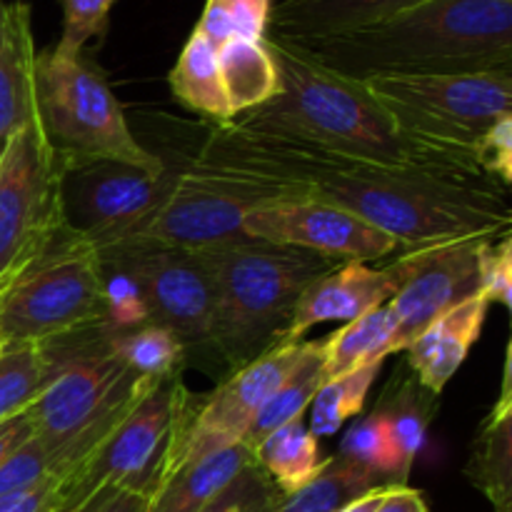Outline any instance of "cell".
<instances>
[{
	"label": "cell",
	"instance_id": "1",
	"mask_svg": "<svg viewBox=\"0 0 512 512\" xmlns=\"http://www.w3.org/2000/svg\"><path fill=\"white\" fill-rule=\"evenodd\" d=\"M263 40L278 68L280 90L260 108L235 115L230 120L235 128L390 173L503 188L483 173L473 150L428 143L400 128L363 80L325 68L288 40L273 35Z\"/></svg>",
	"mask_w": 512,
	"mask_h": 512
},
{
	"label": "cell",
	"instance_id": "2",
	"mask_svg": "<svg viewBox=\"0 0 512 512\" xmlns=\"http://www.w3.org/2000/svg\"><path fill=\"white\" fill-rule=\"evenodd\" d=\"M288 43L358 80L503 70L512 68V0H428L380 23Z\"/></svg>",
	"mask_w": 512,
	"mask_h": 512
},
{
	"label": "cell",
	"instance_id": "3",
	"mask_svg": "<svg viewBox=\"0 0 512 512\" xmlns=\"http://www.w3.org/2000/svg\"><path fill=\"white\" fill-rule=\"evenodd\" d=\"M310 198L358 215L400 248L510 233L508 190L450 183L430 175L365 168L348 175H323L310 183Z\"/></svg>",
	"mask_w": 512,
	"mask_h": 512
},
{
	"label": "cell",
	"instance_id": "4",
	"mask_svg": "<svg viewBox=\"0 0 512 512\" xmlns=\"http://www.w3.org/2000/svg\"><path fill=\"white\" fill-rule=\"evenodd\" d=\"M45 353L48 383L28 415L53 473H60L88 455L158 378H140L120 360L115 330L105 323L50 340Z\"/></svg>",
	"mask_w": 512,
	"mask_h": 512
},
{
	"label": "cell",
	"instance_id": "5",
	"mask_svg": "<svg viewBox=\"0 0 512 512\" xmlns=\"http://www.w3.org/2000/svg\"><path fill=\"white\" fill-rule=\"evenodd\" d=\"M195 253L213 280L210 345L233 370L278 345L303 290L343 265L313 250L258 238Z\"/></svg>",
	"mask_w": 512,
	"mask_h": 512
},
{
	"label": "cell",
	"instance_id": "6",
	"mask_svg": "<svg viewBox=\"0 0 512 512\" xmlns=\"http://www.w3.org/2000/svg\"><path fill=\"white\" fill-rule=\"evenodd\" d=\"M200 405L185 388L183 370L155 380L88 455L55 473L45 512H83L108 490H135L153 500L183 470Z\"/></svg>",
	"mask_w": 512,
	"mask_h": 512
},
{
	"label": "cell",
	"instance_id": "7",
	"mask_svg": "<svg viewBox=\"0 0 512 512\" xmlns=\"http://www.w3.org/2000/svg\"><path fill=\"white\" fill-rule=\"evenodd\" d=\"M305 198H310L308 185L248 168L203 148L188 168L178 170L165 203L135 238L185 250L240 243L248 238L243 220L253 210Z\"/></svg>",
	"mask_w": 512,
	"mask_h": 512
},
{
	"label": "cell",
	"instance_id": "8",
	"mask_svg": "<svg viewBox=\"0 0 512 512\" xmlns=\"http://www.w3.org/2000/svg\"><path fill=\"white\" fill-rule=\"evenodd\" d=\"M35 110L45 140L65 163L115 160L150 175L168 170L130 133L123 105L85 50L50 48L35 55Z\"/></svg>",
	"mask_w": 512,
	"mask_h": 512
},
{
	"label": "cell",
	"instance_id": "9",
	"mask_svg": "<svg viewBox=\"0 0 512 512\" xmlns=\"http://www.w3.org/2000/svg\"><path fill=\"white\" fill-rule=\"evenodd\" d=\"M105 323L103 258L73 230L0 293V343L45 345Z\"/></svg>",
	"mask_w": 512,
	"mask_h": 512
},
{
	"label": "cell",
	"instance_id": "10",
	"mask_svg": "<svg viewBox=\"0 0 512 512\" xmlns=\"http://www.w3.org/2000/svg\"><path fill=\"white\" fill-rule=\"evenodd\" d=\"M368 93L403 130L428 143L473 150L512 115V68L480 73L370 75Z\"/></svg>",
	"mask_w": 512,
	"mask_h": 512
},
{
	"label": "cell",
	"instance_id": "11",
	"mask_svg": "<svg viewBox=\"0 0 512 512\" xmlns=\"http://www.w3.org/2000/svg\"><path fill=\"white\" fill-rule=\"evenodd\" d=\"M65 158L45 140L38 113L0 153V293L65 233Z\"/></svg>",
	"mask_w": 512,
	"mask_h": 512
},
{
	"label": "cell",
	"instance_id": "12",
	"mask_svg": "<svg viewBox=\"0 0 512 512\" xmlns=\"http://www.w3.org/2000/svg\"><path fill=\"white\" fill-rule=\"evenodd\" d=\"M175 178L178 170L150 175L115 160L65 163V225L98 250L133 240L165 203Z\"/></svg>",
	"mask_w": 512,
	"mask_h": 512
},
{
	"label": "cell",
	"instance_id": "13",
	"mask_svg": "<svg viewBox=\"0 0 512 512\" xmlns=\"http://www.w3.org/2000/svg\"><path fill=\"white\" fill-rule=\"evenodd\" d=\"M100 258L133 278L148 305L150 323L173 330L185 348L210 343L213 280L195 250L135 238L100 250Z\"/></svg>",
	"mask_w": 512,
	"mask_h": 512
},
{
	"label": "cell",
	"instance_id": "14",
	"mask_svg": "<svg viewBox=\"0 0 512 512\" xmlns=\"http://www.w3.org/2000/svg\"><path fill=\"white\" fill-rule=\"evenodd\" d=\"M485 240L488 238L453 240L400 255L403 283L388 300V308L398 320L390 355L403 353L433 320L478 295V253Z\"/></svg>",
	"mask_w": 512,
	"mask_h": 512
},
{
	"label": "cell",
	"instance_id": "15",
	"mask_svg": "<svg viewBox=\"0 0 512 512\" xmlns=\"http://www.w3.org/2000/svg\"><path fill=\"white\" fill-rule=\"evenodd\" d=\"M310 343L313 340L278 343L253 363L233 370V375L200 405L190 438L185 443L183 468L198 463L205 455L238 445L270 395L298 368L300 360L310 350Z\"/></svg>",
	"mask_w": 512,
	"mask_h": 512
},
{
	"label": "cell",
	"instance_id": "16",
	"mask_svg": "<svg viewBox=\"0 0 512 512\" xmlns=\"http://www.w3.org/2000/svg\"><path fill=\"white\" fill-rule=\"evenodd\" d=\"M243 233L265 243L313 250L338 263H370L403 250L358 215L313 198L253 210L243 220Z\"/></svg>",
	"mask_w": 512,
	"mask_h": 512
},
{
	"label": "cell",
	"instance_id": "17",
	"mask_svg": "<svg viewBox=\"0 0 512 512\" xmlns=\"http://www.w3.org/2000/svg\"><path fill=\"white\" fill-rule=\"evenodd\" d=\"M403 283V260L370 268L368 263H343L323 278L313 280L295 303L290 323L278 343H298L313 325L328 320H350L388 303Z\"/></svg>",
	"mask_w": 512,
	"mask_h": 512
},
{
	"label": "cell",
	"instance_id": "18",
	"mask_svg": "<svg viewBox=\"0 0 512 512\" xmlns=\"http://www.w3.org/2000/svg\"><path fill=\"white\" fill-rule=\"evenodd\" d=\"M490 303L483 295L463 300L453 310L440 315L408 345V365L415 380L430 395H440L450 383L470 348L480 338Z\"/></svg>",
	"mask_w": 512,
	"mask_h": 512
},
{
	"label": "cell",
	"instance_id": "19",
	"mask_svg": "<svg viewBox=\"0 0 512 512\" xmlns=\"http://www.w3.org/2000/svg\"><path fill=\"white\" fill-rule=\"evenodd\" d=\"M35 43L30 5L0 0V153L35 118Z\"/></svg>",
	"mask_w": 512,
	"mask_h": 512
},
{
	"label": "cell",
	"instance_id": "20",
	"mask_svg": "<svg viewBox=\"0 0 512 512\" xmlns=\"http://www.w3.org/2000/svg\"><path fill=\"white\" fill-rule=\"evenodd\" d=\"M428 0H275L265 35L285 40L318 38L380 23Z\"/></svg>",
	"mask_w": 512,
	"mask_h": 512
},
{
	"label": "cell",
	"instance_id": "21",
	"mask_svg": "<svg viewBox=\"0 0 512 512\" xmlns=\"http://www.w3.org/2000/svg\"><path fill=\"white\" fill-rule=\"evenodd\" d=\"M512 375H510V345L503 365V388L500 398L485 423L480 425L478 438L470 450L468 475L470 483L490 500L495 512H512Z\"/></svg>",
	"mask_w": 512,
	"mask_h": 512
},
{
	"label": "cell",
	"instance_id": "22",
	"mask_svg": "<svg viewBox=\"0 0 512 512\" xmlns=\"http://www.w3.org/2000/svg\"><path fill=\"white\" fill-rule=\"evenodd\" d=\"M255 465L245 445H233L220 453L190 463L150 500L148 512H200L215 495L223 493L240 473Z\"/></svg>",
	"mask_w": 512,
	"mask_h": 512
},
{
	"label": "cell",
	"instance_id": "23",
	"mask_svg": "<svg viewBox=\"0 0 512 512\" xmlns=\"http://www.w3.org/2000/svg\"><path fill=\"white\" fill-rule=\"evenodd\" d=\"M218 68L233 118L260 108L278 95V68L265 40H225L218 48Z\"/></svg>",
	"mask_w": 512,
	"mask_h": 512
},
{
	"label": "cell",
	"instance_id": "24",
	"mask_svg": "<svg viewBox=\"0 0 512 512\" xmlns=\"http://www.w3.org/2000/svg\"><path fill=\"white\" fill-rule=\"evenodd\" d=\"M388 485L383 475L338 453L333 458H325L318 475L303 488L288 495H275L268 512H338L350 500L375 488H388Z\"/></svg>",
	"mask_w": 512,
	"mask_h": 512
},
{
	"label": "cell",
	"instance_id": "25",
	"mask_svg": "<svg viewBox=\"0 0 512 512\" xmlns=\"http://www.w3.org/2000/svg\"><path fill=\"white\" fill-rule=\"evenodd\" d=\"M170 88L180 103L218 125H228L233 120L220 80L218 48L198 28L190 33L178 63L170 70Z\"/></svg>",
	"mask_w": 512,
	"mask_h": 512
},
{
	"label": "cell",
	"instance_id": "26",
	"mask_svg": "<svg viewBox=\"0 0 512 512\" xmlns=\"http://www.w3.org/2000/svg\"><path fill=\"white\" fill-rule=\"evenodd\" d=\"M395 328H398V320L385 303L328 335V340H323L325 380L390 358Z\"/></svg>",
	"mask_w": 512,
	"mask_h": 512
},
{
	"label": "cell",
	"instance_id": "27",
	"mask_svg": "<svg viewBox=\"0 0 512 512\" xmlns=\"http://www.w3.org/2000/svg\"><path fill=\"white\" fill-rule=\"evenodd\" d=\"M253 458L255 465L263 470V475H268L270 483H275L280 495L303 488L323 468L318 438L300 420L270 433L253 450Z\"/></svg>",
	"mask_w": 512,
	"mask_h": 512
},
{
	"label": "cell",
	"instance_id": "28",
	"mask_svg": "<svg viewBox=\"0 0 512 512\" xmlns=\"http://www.w3.org/2000/svg\"><path fill=\"white\" fill-rule=\"evenodd\" d=\"M323 340H313L310 350L305 353V358L300 360L298 368L285 378V383L275 390L268 398V403L263 405V410L258 413V418L253 420L250 430L245 433V438L240 440V445L253 453L270 433H275L283 425L295 423L300 420V415L310 408L315 393H318L320 385L325 383V370H323Z\"/></svg>",
	"mask_w": 512,
	"mask_h": 512
},
{
	"label": "cell",
	"instance_id": "29",
	"mask_svg": "<svg viewBox=\"0 0 512 512\" xmlns=\"http://www.w3.org/2000/svg\"><path fill=\"white\" fill-rule=\"evenodd\" d=\"M45 345L15 343L0 350V423L25 413L48 383Z\"/></svg>",
	"mask_w": 512,
	"mask_h": 512
},
{
	"label": "cell",
	"instance_id": "30",
	"mask_svg": "<svg viewBox=\"0 0 512 512\" xmlns=\"http://www.w3.org/2000/svg\"><path fill=\"white\" fill-rule=\"evenodd\" d=\"M380 365L383 363H368L363 368L338 375V378H328L320 385L310 403V433L315 438L335 435L350 418L363 410L365 398L380 373Z\"/></svg>",
	"mask_w": 512,
	"mask_h": 512
},
{
	"label": "cell",
	"instance_id": "31",
	"mask_svg": "<svg viewBox=\"0 0 512 512\" xmlns=\"http://www.w3.org/2000/svg\"><path fill=\"white\" fill-rule=\"evenodd\" d=\"M115 350L120 360L140 378H163L185 365V345L173 330L145 323L133 330H115Z\"/></svg>",
	"mask_w": 512,
	"mask_h": 512
},
{
	"label": "cell",
	"instance_id": "32",
	"mask_svg": "<svg viewBox=\"0 0 512 512\" xmlns=\"http://www.w3.org/2000/svg\"><path fill=\"white\" fill-rule=\"evenodd\" d=\"M340 455L383 475L390 485H405L410 475V465L400 453L393 428L380 410L348 430L340 443Z\"/></svg>",
	"mask_w": 512,
	"mask_h": 512
},
{
	"label": "cell",
	"instance_id": "33",
	"mask_svg": "<svg viewBox=\"0 0 512 512\" xmlns=\"http://www.w3.org/2000/svg\"><path fill=\"white\" fill-rule=\"evenodd\" d=\"M273 0H208L195 28L215 45L230 38L263 40Z\"/></svg>",
	"mask_w": 512,
	"mask_h": 512
},
{
	"label": "cell",
	"instance_id": "34",
	"mask_svg": "<svg viewBox=\"0 0 512 512\" xmlns=\"http://www.w3.org/2000/svg\"><path fill=\"white\" fill-rule=\"evenodd\" d=\"M420 383L418 380H408V383L400 385L398 393L393 395L385 408H380V413L388 418L390 428H393L395 440H398V448L403 453L405 463L413 468L415 458H418L420 448L425 443V428H428V405L418 395Z\"/></svg>",
	"mask_w": 512,
	"mask_h": 512
},
{
	"label": "cell",
	"instance_id": "35",
	"mask_svg": "<svg viewBox=\"0 0 512 512\" xmlns=\"http://www.w3.org/2000/svg\"><path fill=\"white\" fill-rule=\"evenodd\" d=\"M103 293H105V325L113 330H133L150 323L148 305L143 293L130 275L113 265L103 263Z\"/></svg>",
	"mask_w": 512,
	"mask_h": 512
},
{
	"label": "cell",
	"instance_id": "36",
	"mask_svg": "<svg viewBox=\"0 0 512 512\" xmlns=\"http://www.w3.org/2000/svg\"><path fill=\"white\" fill-rule=\"evenodd\" d=\"M478 278L480 288L488 303H500L505 308L512 305V235L503 233L488 238L480 245L478 253Z\"/></svg>",
	"mask_w": 512,
	"mask_h": 512
},
{
	"label": "cell",
	"instance_id": "37",
	"mask_svg": "<svg viewBox=\"0 0 512 512\" xmlns=\"http://www.w3.org/2000/svg\"><path fill=\"white\" fill-rule=\"evenodd\" d=\"M60 3H63V35L55 50L80 53L90 38L103 33L110 8L118 0H60Z\"/></svg>",
	"mask_w": 512,
	"mask_h": 512
},
{
	"label": "cell",
	"instance_id": "38",
	"mask_svg": "<svg viewBox=\"0 0 512 512\" xmlns=\"http://www.w3.org/2000/svg\"><path fill=\"white\" fill-rule=\"evenodd\" d=\"M48 475H53V465H50L40 440L33 435L0 463V498L33 488Z\"/></svg>",
	"mask_w": 512,
	"mask_h": 512
},
{
	"label": "cell",
	"instance_id": "39",
	"mask_svg": "<svg viewBox=\"0 0 512 512\" xmlns=\"http://www.w3.org/2000/svg\"><path fill=\"white\" fill-rule=\"evenodd\" d=\"M475 158L485 175L498 180L503 188L512 183V115L500 118L475 148Z\"/></svg>",
	"mask_w": 512,
	"mask_h": 512
},
{
	"label": "cell",
	"instance_id": "40",
	"mask_svg": "<svg viewBox=\"0 0 512 512\" xmlns=\"http://www.w3.org/2000/svg\"><path fill=\"white\" fill-rule=\"evenodd\" d=\"M265 493H270V480L265 478L263 470H260L258 465H250L245 473H240L223 493L215 495L200 512H230L235 505L245 503V500H253Z\"/></svg>",
	"mask_w": 512,
	"mask_h": 512
},
{
	"label": "cell",
	"instance_id": "41",
	"mask_svg": "<svg viewBox=\"0 0 512 512\" xmlns=\"http://www.w3.org/2000/svg\"><path fill=\"white\" fill-rule=\"evenodd\" d=\"M53 478L55 473L40 480L33 488H25L20 493L0 498V512H45L50 503V493H53Z\"/></svg>",
	"mask_w": 512,
	"mask_h": 512
},
{
	"label": "cell",
	"instance_id": "42",
	"mask_svg": "<svg viewBox=\"0 0 512 512\" xmlns=\"http://www.w3.org/2000/svg\"><path fill=\"white\" fill-rule=\"evenodd\" d=\"M150 498L135 490H108L100 493L83 512H148Z\"/></svg>",
	"mask_w": 512,
	"mask_h": 512
},
{
	"label": "cell",
	"instance_id": "43",
	"mask_svg": "<svg viewBox=\"0 0 512 512\" xmlns=\"http://www.w3.org/2000/svg\"><path fill=\"white\" fill-rule=\"evenodd\" d=\"M375 512H428V503L420 490L408 485H390Z\"/></svg>",
	"mask_w": 512,
	"mask_h": 512
},
{
	"label": "cell",
	"instance_id": "44",
	"mask_svg": "<svg viewBox=\"0 0 512 512\" xmlns=\"http://www.w3.org/2000/svg\"><path fill=\"white\" fill-rule=\"evenodd\" d=\"M28 438H33V420H30L28 410L15 415V418L3 420L0 423V463Z\"/></svg>",
	"mask_w": 512,
	"mask_h": 512
},
{
	"label": "cell",
	"instance_id": "45",
	"mask_svg": "<svg viewBox=\"0 0 512 512\" xmlns=\"http://www.w3.org/2000/svg\"><path fill=\"white\" fill-rule=\"evenodd\" d=\"M388 488H390V485H388ZM388 488L370 490V493H365V495H360V498L350 500V503L345 505V508H340L338 512H375V508L380 505V500H383L385 490H388Z\"/></svg>",
	"mask_w": 512,
	"mask_h": 512
},
{
	"label": "cell",
	"instance_id": "46",
	"mask_svg": "<svg viewBox=\"0 0 512 512\" xmlns=\"http://www.w3.org/2000/svg\"><path fill=\"white\" fill-rule=\"evenodd\" d=\"M273 498H275V495H273V490H270V493L258 495V498L245 500V503L235 505V508L230 510V512H268L270 503H273Z\"/></svg>",
	"mask_w": 512,
	"mask_h": 512
},
{
	"label": "cell",
	"instance_id": "47",
	"mask_svg": "<svg viewBox=\"0 0 512 512\" xmlns=\"http://www.w3.org/2000/svg\"><path fill=\"white\" fill-rule=\"evenodd\" d=\"M0 350H3V343H0Z\"/></svg>",
	"mask_w": 512,
	"mask_h": 512
}]
</instances>
